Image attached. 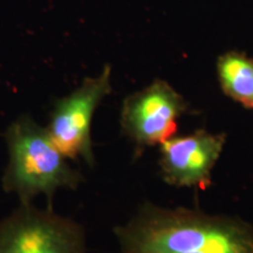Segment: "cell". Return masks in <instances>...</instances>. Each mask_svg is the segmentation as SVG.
<instances>
[{
  "mask_svg": "<svg viewBox=\"0 0 253 253\" xmlns=\"http://www.w3.org/2000/svg\"><path fill=\"white\" fill-rule=\"evenodd\" d=\"M114 233L122 253H253V226L245 220L149 202Z\"/></svg>",
  "mask_w": 253,
  "mask_h": 253,
  "instance_id": "obj_1",
  "label": "cell"
},
{
  "mask_svg": "<svg viewBox=\"0 0 253 253\" xmlns=\"http://www.w3.org/2000/svg\"><path fill=\"white\" fill-rule=\"evenodd\" d=\"M8 161L1 178L5 192L14 194L20 203H32L43 195L52 208L60 189L77 190L84 177L53 142L46 126L28 114L19 116L4 132Z\"/></svg>",
  "mask_w": 253,
  "mask_h": 253,
  "instance_id": "obj_2",
  "label": "cell"
},
{
  "mask_svg": "<svg viewBox=\"0 0 253 253\" xmlns=\"http://www.w3.org/2000/svg\"><path fill=\"white\" fill-rule=\"evenodd\" d=\"M112 90V67L106 65L97 77L86 78L72 93L55 100L46 129L68 160L95 167L91 125L95 112Z\"/></svg>",
  "mask_w": 253,
  "mask_h": 253,
  "instance_id": "obj_3",
  "label": "cell"
},
{
  "mask_svg": "<svg viewBox=\"0 0 253 253\" xmlns=\"http://www.w3.org/2000/svg\"><path fill=\"white\" fill-rule=\"evenodd\" d=\"M81 224L53 209L23 204L0 220V253H86Z\"/></svg>",
  "mask_w": 253,
  "mask_h": 253,
  "instance_id": "obj_4",
  "label": "cell"
},
{
  "mask_svg": "<svg viewBox=\"0 0 253 253\" xmlns=\"http://www.w3.org/2000/svg\"><path fill=\"white\" fill-rule=\"evenodd\" d=\"M188 104L167 81L156 79L149 86L123 100L120 126L134 144L137 156L145 148L162 144L176 135L178 120Z\"/></svg>",
  "mask_w": 253,
  "mask_h": 253,
  "instance_id": "obj_5",
  "label": "cell"
},
{
  "mask_svg": "<svg viewBox=\"0 0 253 253\" xmlns=\"http://www.w3.org/2000/svg\"><path fill=\"white\" fill-rule=\"evenodd\" d=\"M225 142L223 132L214 134L203 129L185 136H172L161 144V177L173 186L207 189Z\"/></svg>",
  "mask_w": 253,
  "mask_h": 253,
  "instance_id": "obj_6",
  "label": "cell"
},
{
  "mask_svg": "<svg viewBox=\"0 0 253 253\" xmlns=\"http://www.w3.org/2000/svg\"><path fill=\"white\" fill-rule=\"evenodd\" d=\"M217 74L226 96L253 109V59L244 53L231 50L217 60Z\"/></svg>",
  "mask_w": 253,
  "mask_h": 253,
  "instance_id": "obj_7",
  "label": "cell"
}]
</instances>
